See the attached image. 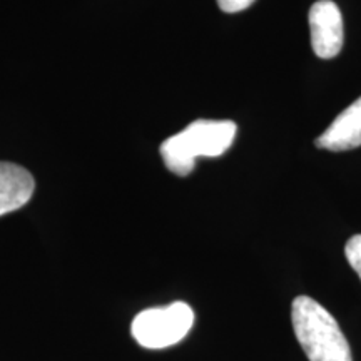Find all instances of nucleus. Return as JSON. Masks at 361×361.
I'll return each instance as SVG.
<instances>
[{
  "mask_svg": "<svg viewBox=\"0 0 361 361\" xmlns=\"http://www.w3.org/2000/svg\"><path fill=\"white\" fill-rule=\"evenodd\" d=\"M316 146L326 151H351L361 146V97L346 107L316 139Z\"/></svg>",
  "mask_w": 361,
  "mask_h": 361,
  "instance_id": "5",
  "label": "nucleus"
},
{
  "mask_svg": "<svg viewBox=\"0 0 361 361\" xmlns=\"http://www.w3.org/2000/svg\"><path fill=\"white\" fill-rule=\"evenodd\" d=\"M256 0H218V6L226 13H236L246 11L247 7L252 6Z\"/></svg>",
  "mask_w": 361,
  "mask_h": 361,
  "instance_id": "8",
  "label": "nucleus"
},
{
  "mask_svg": "<svg viewBox=\"0 0 361 361\" xmlns=\"http://www.w3.org/2000/svg\"><path fill=\"white\" fill-rule=\"evenodd\" d=\"M291 323L310 361H353L335 316L313 298L298 296L293 301Z\"/></svg>",
  "mask_w": 361,
  "mask_h": 361,
  "instance_id": "2",
  "label": "nucleus"
},
{
  "mask_svg": "<svg viewBox=\"0 0 361 361\" xmlns=\"http://www.w3.org/2000/svg\"><path fill=\"white\" fill-rule=\"evenodd\" d=\"M238 126L233 121H194L161 146L166 168L176 176L192 173L197 157H219L233 146Z\"/></svg>",
  "mask_w": 361,
  "mask_h": 361,
  "instance_id": "1",
  "label": "nucleus"
},
{
  "mask_svg": "<svg viewBox=\"0 0 361 361\" xmlns=\"http://www.w3.org/2000/svg\"><path fill=\"white\" fill-rule=\"evenodd\" d=\"M34 189L35 180L29 171L12 162H0V216L25 206Z\"/></svg>",
  "mask_w": 361,
  "mask_h": 361,
  "instance_id": "6",
  "label": "nucleus"
},
{
  "mask_svg": "<svg viewBox=\"0 0 361 361\" xmlns=\"http://www.w3.org/2000/svg\"><path fill=\"white\" fill-rule=\"evenodd\" d=\"M311 45L319 59L336 57L343 49L345 30L340 8L331 0H318L310 8Z\"/></svg>",
  "mask_w": 361,
  "mask_h": 361,
  "instance_id": "4",
  "label": "nucleus"
},
{
  "mask_svg": "<svg viewBox=\"0 0 361 361\" xmlns=\"http://www.w3.org/2000/svg\"><path fill=\"white\" fill-rule=\"evenodd\" d=\"M345 256L361 279V234H356V236L348 239L345 246Z\"/></svg>",
  "mask_w": 361,
  "mask_h": 361,
  "instance_id": "7",
  "label": "nucleus"
},
{
  "mask_svg": "<svg viewBox=\"0 0 361 361\" xmlns=\"http://www.w3.org/2000/svg\"><path fill=\"white\" fill-rule=\"evenodd\" d=\"M194 311L191 306L176 301L164 308L144 310L133 319L130 331L134 340L144 348L161 350L184 340L192 328Z\"/></svg>",
  "mask_w": 361,
  "mask_h": 361,
  "instance_id": "3",
  "label": "nucleus"
}]
</instances>
